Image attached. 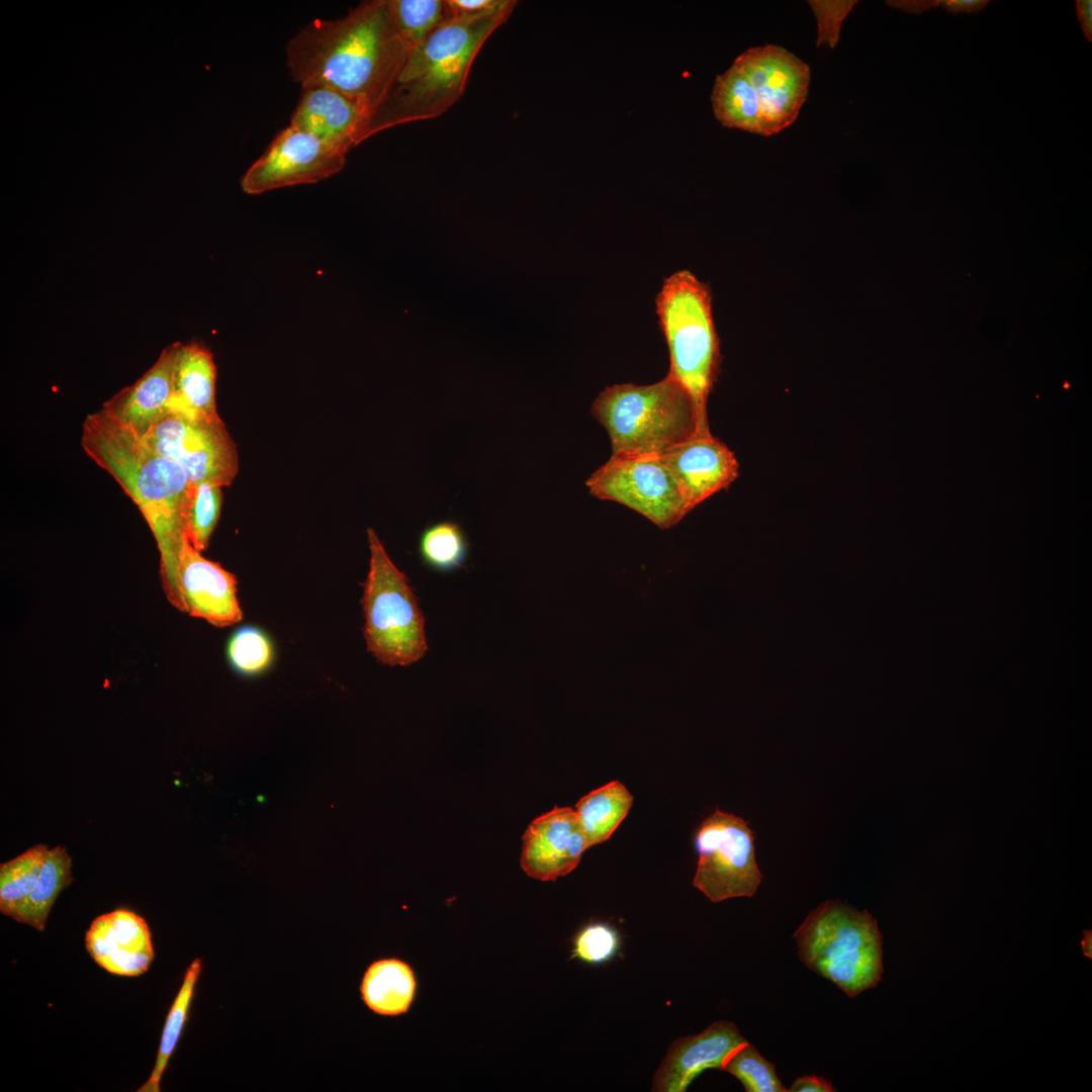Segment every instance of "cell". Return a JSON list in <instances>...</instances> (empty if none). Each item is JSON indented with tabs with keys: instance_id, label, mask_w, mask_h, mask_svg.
I'll return each instance as SVG.
<instances>
[{
	"instance_id": "cell-25",
	"label": "cell",
	"mask_w": 1092,
	"mask_h": 1092,
	"mask_svg": "<svg viewBox=\"0 0 1092 1092\" xmlns=\"http://www.w3.org/2000/svg\"><path fill=\"white\" fill-rule=\"evenodd\" d=\"M202 971L201 959H195L187 968L181 987L170 1007L163 1027L159 1051L151 1076L136 1091L159 1092L163 1073L180 1039L193 999L196 983Z\"/></svg>"
},
{
	"instance_id": "cell-11",
	"label": "cell",
	"mask_w": 1092,
	"mask_h": 1092,
	"mask_svg": "<svg viewBox=\"0 0 1092 1092\" xmlns=\"http://www.w3.org/2000/svg\"><path fill=\"white\" fill-rule=\"evenodd\" d=\"M744 74L760 121V134L779 133L797 118L809 90V66L783 47L750 48L733 62Z\"/></svg>"
},
{
	"instance_id": "cell-6",
	"label": "cell",
	"mask_w": 1092,
	"mask_h": 1092,
	"mask_svg": "<svg viewBox=\"0 0 1092 1092\" xmlns=\"http://www.w3.org/2000/svg\"><path fill=\"white\" fill-rule=\"evenodd\" d=\"M794 937L800 960L849 997L882 979V934L867 910L827 900L808 914Z\"/></svg>"
},
{
	"instance_id": "cell-14",
	"label": "cell",
	"mask_w": 1092,
	"mask_h": 1092,
	"mask_svg": "<svg viewBox=\"0 0 1092 1092\" xmlns=\"http://www.w3.org/2000/svg\"><path fill=\"white\" fill-rule=\"evenodd\" d=\"M178 581L184 612L216 627L243 619L237 578L218 563L204 558L186 538L179 556Z\"/></svg>"
},
{
	"instance_id": "cell-37",
	"label": "cell",
	"mask_w": 1092,
	"mask_h": 1092,
	"mask_svg": "<svg viewBox=\"0 0 1092 1092\" xmlns=\"http://www.w3.org/2000/svg\"><path fill=\"white\" fill-rule=\"evenodd\" d=\"M1076 12L1082 30L1088 41H1092V1L1076 0Z\"/></svg>"
},
{
	"instance_id": "cell-19",
	"label": "cell",
	"mask_w": 1092,
	"mask_h": 1092,
	"mask_svg": "<svg viewBox=\"0 0 1092 1092\" xmlns=\"http://www.w3.org/2000/svg\"><path fill=\"white\" fill-rule=\"evenodd\" d=\"M178 347V342L166 347L150 369L105 401L102 410L132 433L144 437L168 413L174 392Z\"/></svg>"
},
{
	"instance_id": "cell-26",
	"label": "cell",
	"mask_w": 1092,
	"mask_h": 1092,
	"mask_svg": "<svg viewBox=\"0 0 1092 1092\" xmlns=\"http://www.w3.org/2000/svg\"><path fill=\"white\" fill-rule=\"evenodd\" d=\"M49 849L47 844L39 843L0 864L2 914L12 919L16 917L37 882Z\"/></svg>"
},
{
	"instance_id": "cell-38",
	"label": "cell",
	"mask_w": 1092,
	"mask_h": 1092,
	"mask_svg": "<svg viewBox=\"0 0 1092 1092\" xmlns=\"http://www.w3.org/2000/svg\"><path fill=\"white\" fill-rule=\"evenodd\" d=\"M1089 933H1090V931H1085V939L1083 940V942H1086V946H1083L1085 954H1086L1087 950H1089V953L1091 954V952H1090V950H1091V941H1089V943H1087Z\"/></svg>"
},
{
	"instance_id": "cell-15",
	"label": "cell",
	"mask_w": 1092,
	"mask_h": 1092,
	"mask_svg": "<svg viewBox=\"0 0 1092 1092\" xmlns=\"http://www.w3.org/2000/svg\"><path fill=\"white\" fill-rule=\"evenodd\" d=\"M748 1041L735 1023L713 1022L701 1033L677 1038L655 1072L652 1090L684 1092L707 1069H722Z\"/></svg>"
},
{
	"instance_id": "cell-35",
	"label": "cell",
	"mask_w": 1092,
	"mask_h": 1092,
	"mask_svg": "<svg viewBox=\"0 0 1092 1092\" xmlns=\"http://www.w3.org/2000/svg\"><path fill=\"white\" fill-rule=\"evenodd\" d=\"M791 1092H834L836 1089L823 1077L805 1075L798 1077L788 1089Z\"/></svg>"
},
{
	"instance_id": "cell-32",
	"label": "cell",
	"mask_w": 1092,
	"mask_h": 1092,
	"mask_svg": "<svg viewBox=\"0 0 1092 1092\" xmlns=\"http://www.w3.org/2000/svg\"><path fill=\"white\" fill-rule=\"evenodd\" d=\"M620 935L605 922L585 925L573 939L572 957L586 964L600 965L611 961L619 951Z\"/></svg>"
},
{
	"instance_id": "cell-23",
	"label": "cell",
	"mask_w": 1092,
	"mask_h": 1092,
	"mask_svg": "<svg viewBox=\"0 0 1092 1092\" xmlns=\"http://www.w3.org/2000/svg\"><path fill=\"white\" fill-rule=\"evenodd\" d=\"M71 868L72 859L64 846L49 849L37 882L14 920L43 931L57 897L72 882Z\"/></svg>"
},
{
	"instance_id": "cell-18",
	"label": "cell",
	"mask_w": 1092,
	"mask_h": 1092,
	"mask_svg": "<svg viewBox=\"0 0 1092 1092\" xmlns=\"http://www.w3.org/2000/svg\"><path fill=\"white\" fill-rule=\"evenodd\" d=\"M660 457L673 473L691 510L729 487L739 475L734 453L711 434L696 435Z\"/></svg>"
},
{
	"instance_id": "cell-24",
	"label": "cell",
	"mask_w": 1092,
	"mask_h": 1092,
	"mask_svg": "<svg viewBox=\"0 0 1092 1092\" xmlns=\"http://www.w3.org/2000/svg\"><path fill=\"white\" fill-rule=\"evenodd\" d=\"M711 101L714 114L723 126L760 134L759 114L748 82L734 64L716 77Z\"/></svg>"
},
{
	"instance_id": "cell-12",
	"label": "cell",
	"mask_w": 1092,
	"mask_h": 1092,
	"mask_svg": "<svg viewBox=\"0 0 1092 1092\" xmlns=\"http://www.w3.org/2000/svg\"><path fill=\"white\" fill-rule=\"evenodd\" d=\"M345 163L346 154L289 125L246 171L241 187L245 193L257 195L277 188L316 183L340 172Z\"/></svg>"
},
{
	"instance_id": "cell-34",
	"label": "cell",
	"mask_w": 1092,
	"mask_h": 1092,
	"mask_svg": "<svg viewBox=\"0 0 1092 1092\" xmlns=\"http://www.w3.org/2000/svg\"><path fill=\"white\" fill-rule=\"evenodd\" d=\"M447 18L473 16L495 10L505 0H444Z\"/></svg>"
},
{
	"instance_id": "cell-29",
	"label": "cell",
	"mask_w": 1092,
	"mask_h": 1092,
	"mask_svg": "<svg viewBox=\"0 0 1092 1092\" xmlns=\"http://www.w3.org/2000/svg\"><path fill=\"white\" fill-rule=\"evenodd\" d=\"M222 503L221 486L211 482L191 484L185 512V532L191 546L206 549L217 524Z\"/></svg>"
},
{
	"instance_id": "cell-7",
	"label": "cell",
	"mask_w": 1092,
	"mask_h": 1092,
	"mask_svg": "<svg viewBox=\"0 0 1092 1092\" xmlns=\"http://www.w3.org/2000/svg\"><path fill=\"white\" fill-rule=\"evenodd\" d=\"M367 536L369 571L361 599L367 650L380 663L406 666L428 649L424 615L405 574L391 561L372 528Z\"/></svg>"
},
{
	"instance_id": "cell-30",
	"label": "cell",
	"mask_w": 1092,
	"mask_h": 1092,
	"mask_svg": "<svg viewBox=\"0 0 1092 1092\" xmlns=\"http://www.w3.org/2000/svg\"><path fill=\"white\" fill-rule=\"evenodd\" d=\"M395 23L413 47L447 19L444 0H390Z\"/></svg>"
},
{
	"instance_id": "cell-5",
	"label": "cell",
	"mask_w": 1092,
	"mask_h": 1092,
	"mask_svg": "<svg viewBox=\"0 0 1092 1092\" xmlns=\"http://www.w3.org/2000/svg\"><path fill=\"white\" fill-rule=\"evenodd\" d=\"M655 305L669 351L668 372L692 399L698 435H709L707 403L721 361L710 288L691 271L679 270L664 279Z\"/></svg>"
},
{
	"instance_id": "cell-28",
	"label": "cell",
	"mask_w": 1092,
	"mask_h": 1092,
	"mask_svg": "<svg viewBox=\"0 0 1092 1092\" xmlns=\"http://www.w3.org/2000/svg\"><path fill=\"white\" fill-rule=\"evenodd\" d=\"M226 658L231 667L241 675L256 676L268 670L274 662L275 649L269 635L259 627L238 628L226 643Z\"/></svg>"
},
{
	"instance_id": "cell-9",
	"label": "cell",
	"mask_w": 1092,
	"mask_h": 1092,
	"mask_svg": "<svg viewBox=\"0 0 1092 1092\" xmlns=\"http://www.w3.org/2000/svg\"><path fill=\"white\" fill-rule=\"evenodd\" d=\"M585 485L594 496L622 504L661 529L674 526L692 511L660 456L612 455Z\"/></svg>"
},
{
	"instance_id": "cell-22",
	"label": "cell",
	"mask_w": 1092,
	"mask_h": 1092,
	"mask_svg": "<svg viewBox=\"0 0 1092 1092\" xmlns=\"http://www.w3.org/2000/svg\"><path fill=\"white\" fill-rule=\"evenodd\" d=\"M633 796L619 781H612L581 797L574 811L588 847L608 840L627 816Z\"/></svg>"
},
{
	"instance_id": "cell-3",
	"label": "cell",
	"mask_w": 1092,
	"mask_h": 1092,
	"mask_svg": "<svg viewBox=\"0 0 1092 1092\" xmlns=\"http://www.w3.org/2000/svg\"><path fill=\"white\" fill-rule=\"evenodd\" d=\"M518 5L516 0L479 15L447 18L413 46L393 83L372 112L365 140L392 126L435 118L463 94L478 52Z\"/></svg>"
},
{
	"instance_id": "cell-31",
	"label": "cell",
	"mask_w": 1092,
	"mask_h": 1092,
	"mask_svg": "<svg viewBox=\"0 0 1092 1092\" xmlns=\"http://www.w3.org/2000/svg\"><path fill=\"white\" fill-rule=\"evenodd\" d=\"M724 1070L740 1080L747 1092L788 1091L777 1076L775 1065L749 1042L730 1057Z\"/></svg>"
},
{
	"instance_id": "cell-1",
	"label": "cell",
	"mask_w": 1092,
	"mask_h": 1092,
	"mask_svg": "<svg viewBox=\"0 0 1092 1092\" xmlns=\"http://www.w3.org/2000/svg\"><path fill=\"white\" fill-rule=\"evenodd\" d=\"M411 48L397 28L390 0H373L344 17L308 23L289 40L286 61L301 87L333 88L364 105L371 116Z\"/></svg>"
},
{
	"instance_id": "cell-17",
	"label": "cell",
	"mask_w": 1092,
	"mask_h": 1092,
	"mask_svg": "<svg viewBox=\"0 0 1092 1092\" xmlns=\"http://www.w3.org/2000/svg\"><path fill=\"white\" fill-rule=\"evenodd\" d=\"M301 88L290 125L344 154L365 141L370 111L364 105L323 85Z\"/></svg>"
},
{
	"instance_id": "cell-27",
	"label": "cell",
	"mask_w": 1092,
	"mask_h": 1092,
	"mask_svg": "<svg viewBox=\"0 0 1092 1092\" xmlns=\"http://www.w3.org/2000/svg\"><path fill=\"white\" fill-rule=\"evenodd\" d=\"M418 551L422 562L430 569L447 573L462 567L468 557L469 544L461 526L442 521L427 526L420 535Z\"/></svg>"
},
{
	"instance_id": "cell-16",
	"label": "cell",
	"mask_w": 1092,
	"mask_h": 1092,
	"mask_svg": "<svg viewBox=\"0 0 1092 1092\" xmlns=\"http://www.w3.org/2000/svg\"><path fill=\"white\" fill-rule=\"evenodd\" d=\"M85 946L99 967L117 976H140L154 960L148 923L127 909L96 917L86 932Z\"/></svg>"
},
{
	"instance_id": "cell-8",
	"label": "cell",
	"mask_w": 1092,
	"mask_h": 1092,
	"mask_svg": "<svg viewBox=\"0 0 1092 1092\" xmlns=\"http://www.w3.org/2000/svg\"><path fill=\"white\" fill-rule=\"evenodd\" d=\"M754 839L744 819L716 809L695 834L698 861L694 887L714 903L752 897L762 881Z\"/></svg>"
},
{
	"instance_id": "cell-20",
	"label": "cell",
	"mask_w": 1092,
	"mask_h": 1092,
	"mask_svg": "<svg viewBox=\"0 0 1092 1092\" xmlns=\"http://www.w3.org/2000/svg\"><path fill=\"white\" fill-rule=\"evenodd\" d=\"M215 381L216 366L211 352L199 343H179L168 413L193 420L220 419L215 403Z\"/></svg>"
},
{
	"instance_id": "cell-36",
	"label": "cell",
	"mask_w": 1092,
	"mask_h": 1092,
	"mask_svg": "<svg viewBox=\"0 0 1092 1092\" xmlns=\"http://www.w3.org/2000/svg\"><path fill=\"white\" fill-rule=\"evenodd\" d=\"M989 3V0H939L937 5L942 6L949 13H978Z\"/></svg>"
},
{
	"instance_id": "cell-4",
	"label": "cell",
	"mask_w": 1092,
	"mask_h": 1092,
	"mask_svg": "<svg viewBox=\"0 0 1092 1092\" xmlns=\"http://www.w3.org/2000/svg\"><path fill=\"white\" fill-rule=\"evenodd\" d=\"M590 413L607 431L614 456H661L699 434L692 399L670 372L648 385L606 387Z\"/></svg>"
},
{
	"instance_id": "cell-2",
	"label": "cell",
	"mask_w": 1092,
	"mask_h": 1092,
	"mask_svg": "<svg viewBox=\"0 0 1092 1092\" xmlns=\"http://www.w3.org/2000/svg\"><path fill=\"white\" fill-rule=\"evenodd\" d=\"M81 446L139 508L157 542L166 597L184 612L178 564L187 538L185 512L191 483L186 473L102 408L84 420Z\"/></svg>"
},
{
	"instance_id": "cell-13",
	"label": "cell",
	"mask_w": 1092,
	"mask_h": 1092,
	"mask_svg": "<svg viewBox=\"0 0 1092 1092\" xmlns=\"http://www.w3.org/2000/svg\"><path fill=\"white\" fill-rule=\"evenodd\" d=\"M587 848L574 809L556 806L527 827L520 862L530 878L555 881L571 873Z\"/></svg>"
},
{
	"instance_id": "cell-10",
	"label": "cell",
	"mask_w": 1092,
	"mask_h": 1092,
	"mask_svg": "<svg viewBox=\"0 0 1092 1092\" xmlns=\"http://www.w3.org/2000/svg\"><path fill=\"white\" fill-rule=\"evenodd\" d=\"M142 438L177 463L191 484L229 486L239 471L238 451L221 419L193 420L167 413Z\"/></svg>"
},
{
	"instance_id": "cell-33",
	"label": "cell",
	"mask_w": 1092,
	"mask_h": 1092,
	"mask_svg": "<svg viewBox=\"0 0 1092 1092\" xmlns=\"http://www.w3.org/2000/svg\"><path fill=\"white\" fill-rule=\"evenodd\" d=\"M818 24L817 46L834 48L839 38L840 26L857 1H809Z\"/></svg>"
},
{
	"instance_id": "cell-21",
	"label": "cell",
	"mask_w": 1092,
	"mask_h": 1092,
	"mask_svg": "<svg viewBox=\"0 0 1092 1092\" xmlns=\"http://www.w3.org/2000/svg\"><path fill=\"white\" fill-rule=\"evenodd\" d=\"M417 981L413 969L398 959H381L365 971L360 993L365 1005L374 1013L397 1016L406 1013L416 994Z\"/></svg>"
}]
</instances>
